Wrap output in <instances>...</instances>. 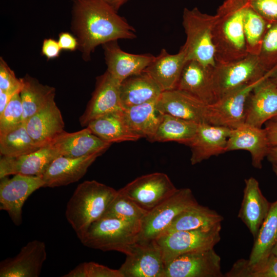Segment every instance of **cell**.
<instances>
[{
	"label": "cell",
	"instance_id": "1",
	"mask_svg": "<svg viewBox=\"0 0 277 277\" xmlns=\"http://www.w3.org/2000/svg\"><path fill=\"white\" fill-rule=\"evenodd\" d=\"M71 30L83 60L88 61L99 45L118 39H133L135 29L102 0H73Z\"/></svg>",
	"mask_w": 277,
	"mask_h": 277
},
{
	"label": "cell",
	"instance_id": "2",
	"mask_svg": "<svg viewBox=\"0 0 277 277\" xmlns=\"http://www.w3.org/2000/svg\"><path fill=\"white\" fill-rule=\"evenodd\" d=\"M117 192L95 180L77 186L67 203L65 215L79 239L92 223L103 216Z\"/></svg>",
	"mask_w": 277,
	"mask_h": 277
},
{
	"label": "cell",
	"instance_id": "3",
	"mask_svg": "<svg viewBox=\"0 0 277 277\" xmlns=\"http://www.w3.org/2000/svg\"><path fill=\"white\" fill-rule=\"evenodd\" d=\"M141 223L102 216L92 223L80 239L89 248L116 251L127 255L137 243Z\"/></svg>",
	"mask_w": 277,
	"mask_h": 277
},
{
	"label": "cell",
	"instance_id": "4",
	"mask_svg": "<svg viewBox=\"0 0 277 277\" xmlns=\"http://www.w3.org/2000/svg\"><path fill=\"white\" fill-rule=\"evenodd\" d=\"M245 7L236 9L219 7L212 29L216 64L233 62L248 55L243 28Z\"/></svg>",
	"mask_w": 277,
	"mask_h": 277
},
{
	"label": "cell",
	"instance_id": "5",
	"mask_svg": "<svg viewBox=\"0 0 277 277\" xmlns=\"http://www.w3.org/2000/svg\"><path fill=\"white\" fill-rule=\"evenodd\" d=\"M216 18V15L202 13L196 7L184 9L182 24L186 40L182 47L188 61H196L209 68L215 67L212 29Z\"/></svg>",
	"mask_w": 277,
	"mask_h": 277
},
{
	"label": "cell",
	"instance_id": "6",
	"mask_svg": "<svg viewBox=\"0 0 277 277\" xmlns=\"http://www.w3.org/2000/svg\"><path fill=\"white\" fill-rule=\"evenodd\" d=\"M197 204L190 188L177 189L170 196L146 214L141 222L137 242L155 241L166 232L178 214Z\"/></svg>",
	"mask_w": 277,
	"mask_h": 277
},
{
	"label": "cell",
	"instance_id": "7",
	"mask_svg": "<svg viewBox=\"0 0 277 277\" xmlns=\"http://www.w3.org/2000/svg\"><path fill=\"white\" fill-rule=\"evenodd\" d=\"M266 74L261 66L257 55L248 54L237 61L216 64L211 74L216 100L262 78Z\"/></svg>",
	"mask_w": 277,
	"mask_h": 277
},
{
	"label": "cell",
	"instance_id": "8",
	"mask_svg": "<svg viewBox=\"0 0 277 277\" xmlns=\"http://www.w3.org/2000/svg\"><path fill=\"white\" fill-rule=\"evenodd\" d=\"M221 229L173 231L163 234L155 241L166 265L181 254L214 248L221 240Z\"/></svg>",
	"mask_w": 277,
	"mask_h": 277
},
{
	"label": "cell",
	"instance_id": "9",
	"mask_svg": "<svg viewBox=\"0 0 277 277\" xmlns=\"http://www.w3.org/2000/svg\"><path fill=\"white\" fill-rule=\"evenodd\" d=\"M177 189L166 174L154 172L137 177L117 191L149 211Z\"/></svg>",
	"mask_w": 277,
	"mask_h": 277
},
{
	"label": "cell",
	"instance_id": "10",
	"mask_svg": "<svg viewBox=\"0 0 277 277\" xmlns=\"http://www.w3.org/2000/svg\"><path fill=\"white\" fill-rule=\"evenodd\" d=\"M248 84L208 104L207 111V123L231 129L245 123L246 103L248 95L253 88L266 77Z\"/></svg>",
	"mask_w": 277,
	"mask_h": 277
},
{
	"label": "cell",
	"instance_id": "11",
	"mask_svg": "<svg viewBox=\"0 0 277 277\" xmlns=\"http://www.w3.org/2000/svg\"><path fill=\"white\" fill-rule=\"evenodd\" d=\"M221 259L214 248L181 254L165 265L164 277H222Z\"/></svg>",
	"mask_w": 277,
	"mask_h": 277
},
{
	"label": "cell",
	"instance_id": "12",
	"mask_svg": "<svg viewBox=\"0 0 277 277\" xmlns=\"http://www.w3.org/2000/svg\"><path fill=\"white\" fill-rule=\"evenodd\" d=\"M0 182V209L6 211L13 223L19 226L23 222V207L29 196L44 187L41 176L15 174L9 179L3 177Z\"/></svg>",
	"mask_w": 277,
	"mask_h": 277
},
{
	"label": "cell",
	"instance_id": "13",
	"mask_svg": "<svg viewBox=\"0 0 277 277\" xmlns=\"http://www.w3.org/2000/svg\"><path fill=\"white\" fill-rule=\"evenodd\" d=\"M107 70L96 78L95 87L79 121L83 127L104 115L123 109L120 98V85Z\"/></svg>",
	"mask_w": 277,
	"mask_h": 277
},
{
	"label": "cell",
	"instance_id": "14",
	"mask_svg": "<svg viewBox=\"0 0 277 277\" xmlns=\"http://www.w3.org/2000/svg\"><path fill=\"white\" fill-rule=\"evenodd\" d=\"M165 263L155 241L137 243L118 269L123 277H164Z\"/></svg>",
	"mask_w": 277,
	"mask_h": 277
},
{
	"label": "cell",
	"instance_id": "15",
	"mask_svg": "<svg viewBox=\"0 0 277 277\" xmlns=\"http://www.w3.org/2000/svg\"><path fill=\"white\" fill-rule=\"evenodd\" d=\"M47 259L44 242L33 240L23 246L13 258L0 263L1 277H38Z\"/></svg>",
	"mask_w": 277,
	"mask_h": 277
},
{
	"label": "cell",
	"instance_id": "16",
	"mask_svg": "<svg viewBox=\"0 0 277 277\" xmlns=\"http://www.w3.org/2000/svg\"><path fill=\"white\" fill-rule=\"evenodd\" d=\"M208 105L185 91L175 89L162 92L157 100L156 108L162 114L202 124L207 123Z\"/></svg>",
	"mask_w": 277,
	"mask_h": 277
},
{
	"label": "cell",
	"instance_id": "17",
	"mask_svg": "<svg viewBox=\"0 0 277 277\" xmlns=\"http://www.w3.org/2000/svg\"><path fill=\"white\" fill-rule=\"evenodd\" d=\"M268 77L253 88L246 103L245 123L259 128L277 116V86Z\"/></svg>",
	"mask_w": 277,
	"mask_h": 277
},
{
	"label": "cell",
	"instance_id": "18",
	"mask_svg": "<svg viewBox=\"0 0 277 277\" xmlns=\"http://www.w3.org/2000/svg\"><path fill=\"white\" fill-rule=\"evenodd\" d=\"M104 50L107 71L122 82L127 78L143 72L155 56L147 54H132L123 50L117 41L102 45Z\"/></svg>",
	"mask_w": 277,
	"mask_h": 277
},
{
	"label": "cell",
	"instance_id": "19",
	"mask_svg": "<svg viewBox=\"0 0 277 277\" xmlns=\"http://www.w3.org/2000/svg\"><path fill=\"white\" fill-rule=\"evenodd\" d=\"M60 156L57 150L51 145L21 156H2L0 179L18 174L41 176L52 161Z\"/></svg>",
	"mask_w": 277,
	"mask_h": 277
},
{
	"label": "cell",
	"instance_id": "20",
	"mask_svg": "<svg viewBox=\"0 0 277 277\" xmlns=\"http://www.w3.org/2000/svg\"><path fill=\"white\" fill-rule=\"evenodd\" d=\"M270 147L265 129L244 123L231 130L226 151H248L251 156L252 166L260 169Z\"/></svg>",
	"mask_w": 277,
	"mask_h": 277
},
{
	"label": "cell",
	"instance_id": "21",
	"mask_svg": "<svg viewBox=\"0 0 277 277\" xmlns=\"http://www.w3.org/2000/svg\"><path fill=\"white\" fill-rule=\"evenodd\" d=\"M231 130L208 123L199 124L195 136L188 145L191 152V165L226 152Z\"/></svg>",
	"mask_w": 277,
	"mask_h": 277
},
{
	"label": "cell",
	"instance_id": "22",
	"mask_svg": "<svg viewBox=\"0 0 277 277\" xmlns=\"http://www.w3.org/2000/svg\"><path fill=\"white\" fill-rule=\"evenodd\" d=\"M100 155L95 154L76 158L57 157L41 176L45 183L44 187L54 188L77 182Z\"/></svg>",
	"mask_w": 277,
	"mask_h": 277
},
{
	"label": "cell",
	"instance_id": "23",
	"mask_svg": "<svg viewBox=\"0 0 277 277\" xmlns=\"http://www.w3.org/2000/svg\"><path fill=\"white\" fill-rule=\"evenodd\" d=\"M93 134L87 128L74 132L64 131L50 145L61 156L76 158L95 154L102 155L111 145Z\"/></svg>",
	"mask_w": 277,
	"mask_h": 277
},
{
	"label": "cell",
	"instance_id": "24",
	"mask_svg": "<svg viewBox=\"0 0 277 277\" xmlns=\"http://www.w3.org/2000/svg\"><path fill=\"white\" fill-rule=\"evenodd\" d=\"M271 204L262 193L255 178L245 180L243 198L238 216L247 226L254 240L268 213Z\"/></svg>",
	"mask_w": 277,
	"mask_h": 277
},
{
	"label": "cell",
	"instance_id": "25",
	"mask_svg": "<svg viewBox=\"0 0 277 277\" xmlns=\"http://www.w3.org/2000/svg\"><path fill=\"white\" fill-rule=\"evenodd\" d=\"M188 61L186 52L182 46L174 54L162 49L144 71L152 77L163 91L171 90L176 89Z\"/></svg>",
	"mask_w": 277,
	"mask_h": 277
},
{
	"label": "cell",
	"instance_id": "26",
	"mask_svg": "<svg viewBox=\"0 0 277 277\" xmlns=\"http://www.w3.org/2000/svg\"><path fill=\"white\" fill-rule=\"evenodd\" d=\"M28 132L43 147L50 145L64 130V122L54 101L25 122Z\"/></svg>",
	"mask_w": 277,
	"mask_h": 277
},
{
	"label": "cell",
	"instance_id": "27",
	"mask_svg": "<svg viewBox=\"0 0 277 277\" xmlns=\"http://www.w3.org/2000/svg\"><path fill=\"white\" fill-rule=\"evenodd\" d=\"M212 69L196 61H188L176 89L192 95L206 104L214 103L216 100L212 83Z\"/></svg>",
	"mask_w": 277,
	"mask_h": 277
},
{
	"label": "cell",
	"instance_id": "28",
	"mask_svg": "<svg viewBox=\"0 0 277 277\" xmlns=\"http://www.w3.org/2000/svg\"><path fill=\"white\" fill-rule=\"evenodd\" d=\"M162 92L159 85L143 71L121 83V104L124 109L149 102L158 99Z\"/></svg>",
	"mask_w": 277,
	"mask_h": 277
},
{
	"label": "cell",
	"instance_id": "29",
	"mask_svg": "<svg viewBox=\"0 0 277 277\" xmlns=\"http://www.w3.org/2000/svg\"><path fill=\"white\" fill-rule=\"evenodd\" d=\"M223 220V216L215 210L198 203L178 214L164 233L183 230H210L222 227Z\"/></svg>",
	"mask_w": 277,
	"mask_h": 277
},
{
	"label": "cell",
	"instance_id": "30",
	"mask_svg": "<svg viewBox=\"0 0 277 277\" xmlns=\"http://www.w3.org/2000/svg\"><path fill=\"white\" fill-rule=\"evenodd\" d=\"M123 110L101 116L91 121L86 127L93 134L111 144L140 140L141 137L132 132L126 123Z\"/></svg>",
	"mask_w": 277,
	"mask_h": 277
},
{
	"label": "cell",
	"instance_id": "31",
	"mask_svg": "<svg viewBox=\"0 0 277 277\" xmlns=\"http://www.w3.org/2000/svg\"><path fill=\"white\" fill-rule=\"evenodd\" d=\"M157 100L123 109L126 122L130 129L141 138L149 141L155 134L162 113L156 108Z\"/></svg>",
	"mask_w": 277,
	"mask_h": 277
},
{
	"label": "cell",
	"instance_id": "32",
	"mask_svg": "<svg viewBox=\"0 0 277 277\" xmlns=\"http://www.w3.org/2000/svg\"><path fill=\"white\" fill-rule=\"evenodd\" d=\"M23 86L20 92L24 110L23 121L41 110L54 101L55 89L43 85L28 75L22 78Z\"/></svg>",
	"mask_w": 277,
	"mask_h": 277
},
{
	"label": "cell",
	"instance_id": "33",
	"mask_svg": "<svg viewBox=\"0 0 277 277\" xmlns=\"http://www.w3.org/2000/svg\"><path fill=\"white\" fill-rule=\"evenodd\" d=\"M199 124L168 114H162L157 130L149 141H174L188 146L195 136Z\"/></svg>",
	"mask_w": 277,
	"mask_h": 277
},
{
	"label": "cell",
	"instance_id": "34",
	"mask_svg": "<svg viewBox=\"0 0 277 277\" xmlns=\"http://www.w3.org/2000/svg\"><path fill=\"white\" fill-rule=\"evenodd\" d=\"M277 242V200L271 203L268 213L254 240L248 261L255 263L269 256Z\"/></svg>",
	"mask_w": 277,
	"mask_h": 277
},
{
	"label": "cell",
	"instance_id": "35",
	"mask_svg": "<svg viewBox=\"0 0 277 277\" xmlns=\"http://www.w3.org/2000/svg\"><path fill=\"white\" fill-rule=\"evenodd\" d=\"M41 148L29 135L25 122L0 133V153L2 156H21L36 151Z\"/></svg>",
	"mask_w": 277,
	"mask_h": 277
},
{
	"label": "cell",
	"instance_id": "36",
	"mask_svg": "<svg viewBox=\"0 0 277 277\" xmlns=\"http://www.w3.org/2000/svg\"><path fill=\"white\" fill-rule=\"evenodd\" d=\"M269 24L247 5L243 17L244 33L248 54L258 55Z\"/></svg>",
	"mask_w": 277,
	"mask_h": 277
},
{
	"label": "cell",
	"instance_id": "37",
	"mask_svg": "<svg viewBox=\"0 0 277 277\" xmlns=\"http://www.w3.org/2000/svg\"><path fill=\"white\" fill-rule=\"evenodd\" d=\"M226 277H277V259L270 254L265 259L251 263L248 259L236 261L225 273Z\"/></svg>",
	"mask_w": 277,
	"mask_h": 277
},
{
	"label": "cell",
	"instance_id": "38",
	"mask_svg": "<svg viewBox=\"0 0 277 277\" xmlns=\"http://www.w3.org/2000/svg\"><path fill=\"white\" fill-rule=\"evenodd\" d=\"M148 212L117 191L103 216L114 217L141 223Z\"/></svg>",
	"mask_w": 277,
	"mask_h": 277
},
{
	"label": "cell",
	"instance_id": "39",
	"mask_svg": "<svg viewBox=\"0 0 277 277\" xmlns=\"http://www.w3.org/2000/svg\"><path fill=\"white\" fill-rule=\"evenodd\" d=\"M258 57L266 73L277 69V22L269 24Z\"/></svg>",
	"mask_w": 277,
	"mask_h": 277
},
{
	"label": "cell",
	"instance_id": "40",
	"mask_svg": "<svg viewBox=\"0 0 277 277\" xmlns=\"http://www.w3.org/2000/svg\"><path fill=\"white\" fill-rule=\"evenodd\" d=\"M24 110L20 93L15 94L0 114V133L18 125L23 121Z\"/></svg>",
	"mask_w": 277,
	"mask_h": 277
},
{
	"label": "cell",
	"instance_id": "41",
	"mask_svg": "<svg viewBox=\"0 0 277 277\" xmlns=\"http://www.w3.org/2000/svg\"><path fill=\"white\" fill-rule=\"evenodd\" d=\"M64 277H123L119 269H113L97 263L79 264Z\"/></svg>",
	"mask_w": 277,
	"mask_h": 277
},
{
	"label": "cell",
	"instance_id": "42",
	"mask_svg": "<svg viewBox=\"0 0 277 277\" xmlns=\"http://www.w3.org/2000/svg\"><path fill=\"white\" fill-rule=\"evenodd\" d=\"M22 78H17L2 57L0 58V90L20 93L23 88Z\"/></svg>",
	"mask_w": 277,
	"mask_h": 277
},
{
	"label": "cell",
	"instance_id": "43",
	"mask_svg": "<svg viewBox=\"0 0 277 277\" xmlns=\"http://www.w3.org/2000/svg\"><path fill=\"white\" fill-rule=\"evenodd\" d=\"M248 5L269 24L277 22V0H251Z\"/></svg>",
	"mask_w": 277,
	"mask_h": 277
},
{
	"label": "cell",
	"instance_id": "44",
	"mask_svg": "<svg viewBox=\"0 0 277 277\" xmlns=\"http://www.w3.org/2000/svg\"><path fill=\"white\" fill-rule=\"evenodd\" d=\"M58 42L53 38H46L43 42L42 53L48 60L57 57L61 51Z\"/></svg>",
	"mask_w": 277,
	"mask_h": 277
},
{
	"label": "cell",
	"instance_id": "45",
	"mask_svg": "<svg viewBox=\"0 0 277 277\" xmlns=\"http://www.w3.org/2000/svg\"><path fill=\"white\" fill-rule=\"evenodd\" d=\"M57 42L61 50L73 51L78 49V44L77 38L69 32L61 33L58 35Z\"/></svg>",
	"mask_w": 277,
	"mask_h": 277
},
{
	"label": "cell",
	"instance_id": "46",
	"mask_svg": "<svg viewBox=\"0 0 277 277\" xmlns=\"http://www.w3.org/2000/svg\"><path fill=\"white\" fill-rule=\"evenodd\" d=\"M264 129L270 147L277 146V126L268 121L265 123Z\"/></svg>",
	"mask_w": 277,
	"mask_h": 277
},
{
	"label": "cell",
	"instance_id": "47",
	"mask_svg": "<svg viewBox=\"0 0 277 277\" xmlns=\"http://www.w3.org/2000/svg\"><path fill=\"white\" fill-rule=\"evenodd\" d=\"M251 0H225L220 6L226 9H236L247 6Z\"/></svg>",
	"mask_w": 277,
	"mask_h": 277
},
{
	"label": "cell",
	"instance_id": "48",
	"mask_svg": "<svg viewBox=\"0 0 277 277\" xmlns=\"http://www.w3.org/2000/svg\"><path fill=\"white\" fill-rule=\"evenodd\" d=\"M16 93H19L0 90V114L3 112L10 100Z\"/></svg>",
	"mask_w": 277,
	"mask_h": 277
},
{
	"label": "cell",
	"instance_id": "49",
	"mask_svg": "<svg viewBox=\"0 0 277 277\" xmlns=\"http://www.w3.org/2000/svg\"><path fill=\"white\" fill-rule=\"evenodd\" d=\"M115 11L118 12L120 8L130 0H102Z\"/></svg>",
	"mask_w": 277,
	"mask_h": 277
},
{
	"label": "cell",
	"instance_id": "50",
	"mask_svg": "<svg viewBox=\"0 0 277 277\" xmlns=\"http://www.w3.org/2000/svg\"><path fill=\"white\" fill-rule=\"evenodd\" d=\"M267 157L272 164H277V146L270 148Z\"/></svg>",
	"mask_w": 277,
	"mask_h": 277
},
{
	"label": "cell",
	"instance_id": "51",
	"mask_svg": "<svg viewBox=\"0 0 277 277\" xmlns=\"http://www.w3.org/2000/svg\"><path fill=\"white\" fill-rule=\"evenodd\" d=\"M268 77L271 81L277 86V69L272 72Z\"/></svg>",
	"mask_w": 277,
	"mask_h": 277
},
{
	"label": "cell",
	"instance_id": "52",
	"mask_svg": "<svg viewBox=\"0 0 277 277\" xmlns=\"http://www.w3.org/2000/svg\"><path fill=\"white\" fill-rule=\"evenodd\" d=\"M271 254H272L277 259V242L273 246Z\"/></svg>",
	"mask_w": 277,
	"mask_h": 277
},
{
	"label": "cell",
	"instance_id": "53",
	"mask_svg": "<svg viewBox=\"0 0 277 277\" xmlns=\"http://www.w3.org/2000/svg\"><path fill=\"white\" fill-rule=\"evenodd\" d=\"M268 121L271 122L272 123L277 126V116L272 118Z\"/></svg>",
	"mask_w": 277,
	"mask_h": 277
},
{
	"label": "cell",
	"instance_id": "54",
	"mask_svg": "<svg viewBox=\"0 0 277 277\" xmlns=\"http://www.w3.org/2000/svg\"><path fill=\"white\" fill-rule=\"evenodd\" d=\"M272 169L275 175L277 176V164H272Z\"/></svg>",
	"mask_w": 277,
	"mask_h": 277
}]
</instances>
